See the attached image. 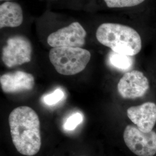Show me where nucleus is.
Segmentation results:
<instances>
[{
	"label": "nucleus",
	"mask_w": 156,
	"mask_h": 156,
	"mask_svg": "<svg viewBox=\"0 0 156 156\" xmlns=\"http://www.w3.org/2000/svg\"><path fill=\"white\" fill-rule=\"evenodd\" d=\"M8 122L12 140L17 151L24 156L37 154L42 144L37 113L29 106H19L11 112Z\"/></svg>",
	"instance_id": "obj_1"
},
{
	"label": "nucleus",
	"mask_w": 156,
	"mask_h": 156,
	"mask_svg": "<svg viewBox=\"0 0 156 156\" xmlns=\"http://www.w3.org/2000/svg\"><path fill=\"white\" fill-rule=\"evenodd\" d=\"M96 38L102 45L122 55L134 56L142 49L139 33L134 28L120 24H102L97 30Z\"/></svg>",
	"instance_id": "obj_2"
},
{
	"label": "nucleus",
	"mask_w": 156,
	"mask_h": 156,
	"mask_svg": "<svg viewBox=\"0 0 156 156\" xmlns=\"http://www.w3.org/2000/svg\"><path fill=\"white\" fill-rule=\"evenodd\" d=\"M50 62L56 71L63 75H73L82 72L90 60L89 50L82 48H53L49 52Z\"/></svg>",
	"instance_id": "obj_3"
},
{
	"label": "nucleus",
	"mask_w": 156,
	"mask_h": 156,
	"mask_svg": "<svg viewBox=\"0 0 156 156\" xmlns=\"http://www.w3.org/2000/svg\"><path fill=\"white\" fill-rule=\"evenodd\" d=\"M32 45L26 37L15 35L7 39L2 48V60L8 68L22 65L31 60Z\"/></svg>",
	"instance_id": "obj_4"
},
{
	"label": "nucleus",
	"mask_w": 156,
	"mask_h": 156,
	"mask_svg": "<svg viewBox=\"0 0 156 156\" xmlns=\"http://www.w3.org/2000/svg\"><path fill=\"white\" fill-rule=\"evenodd\" d=\"M124 141L128 149L138 156H153L156 153V133L141 131L136 127L127 126L123 133Z\"/></svg>",
	"instance_id": "obj_5"
},
{
	"label": "nucleus",
	"mask_w": 156,
	"mask_h": 156,
	"mask_svg": "<svg viewBox=\"0 0 156 156\" xmlns=\"http://www.w3.org/2000/svg\"><path fill=\"white\" fill-rule=\"evenodd\" d=\"M86 31L79 22H73L48 36V44L52 48H82L85 44Z\"/></svg>",
	"instance_id": "obj_6"
},
{
	"label": "nucleus",
	"mask_w": 156,
	"mask_h": 156,
	"mask_svg": "<svg viewBox=\"0 0 156 156\" xmlns=\"http://www.w3.org/2000/svg\"><path fill=\"white\" fill-rule=\"evenodd\" d=\"M149 89V82L144 73L133 70L126 73L117 84V91L123 98L134 100L144 96Z\"/></svg>",
	"instance_id": "obj_7"
},
{
	"label": "nucleus",
	"mask_w": 156,
	"mask_h": 156,
	"mask_svg": "<svg viewBox=\"0 0 156 156\" xmlns=\"http://www.w3.org/2000/svg\"><path fill=\"white\" fill-rule=\"evenodd\" d=\"M131 121L136 127L144 133L153 131L156 123V105L147 102L138 106H131L127 111Z\"/></svg>",
	"instance_id": "obj_8"
},
{
	"label": "nucleus",
	"mask_w": 156,
	"mask_h": 156,
	"mask_svg": "<svg viewBox=\"0 0 156 156\" xmlns=\"http://www.w3.org/2000/svg\"><path fill=\"white\" fill-rule=\"evenodd\" d=\"M2 90L7 94L17 93L33 89L35 79L31 73L22 71L8 73L0 77Z\"/></svg>",
	"instance_id": "obj_9"
},
{
	"label": "nucleus",
	"mask_w": 156,
	"mask_h": 156,
	"mask_svg": "<svg viewBox=\"0 0 156 156\" xmlns=\"http://www.w3.org/2000/svg\"><path fill=\"white\" fill-rule=\"evenodd\" d=\"M23 14L20 5L15 2L6 1L0 5V28L17 27L22 24Z\"/></svg>",
	"instance_id": "obj_10"
},
{
	"label": "nucleus",
	"mask_w": 156,
	"mask_h": 156,
	"mask_svg": "<svg viewBox=\"0 0 156 156\" xmlns=\"http://www.w3.org/2000/svg\"><path fill=\"white\" fill-rule=\"evenodd\" d=\"M132 56H127L115 53L113 51L109 53L108 60L112 67L121 71L129 70L133 65Z\"/></svg>",
	"instance_id": "obj_11"
},
{
	"label": "nucleus",
	"mask_w": 156,
	"mask_h": 156,
	"mask_svg": "<svg viewBox=\"0 0 156 156\" xmlns=\"http://www.w3.org/2000/svg\"><path fill=\"white\" fill-rule=\"evenodd\" d=\"M64 93L61 89H57L52 93L45 95L42 97L44 103L47 105H55L63 99Z\"/></svg>",
	"instance_id": "obj_12"
},
{
	"label": "nucleus",
	"mask_w": 156,
	"mask_h": 156,
	"mask_svg": "<svg viewBox=\"0 0 156 156\" xmlns=\"http://www.w3.org/2000/svg\"><path fill=\"white\" fill-rule=\"evenodd\" d=\"M83 117L82 113L76 112L71 115L64 123L63 128L64 130L71 131L74 130L83 122Z\"/></svg>",
	"instance_id": "obj_13"
},
{
	"label": "nucleus",
	"mask_w": 156,
	"mask_h": 156,
	"mask_svg": "<svg viewBox=\"0 0 156 156\" xmlns=\"http://www.w3.org/2000/svg\"><path fill=\"white\" fill-rule=\"evenodd\" d=\"M109 8H125L138 5L145 0H104Z\"/></svg>",
	"instance_id": "obj_14"
},
{
	"label": "nucleus",
	"mask_w": 156,
	"mask_h": 156,
	"mask_svg": "<svg viewBox=\"0 0 156 156\" xmlns=\"http://www.w3.org/2000/svg\"><path fill=\"white\" fill-rule=\"evenodd\" d=\"M1 1H9V0H1Z\"/></svg>",
	"instance_id": "obj_15"
},
{
	"label": "nucleus",
	"mask_w": 156,
	"mask_h": 156,
	"mask_svg": "<svg viewBox=\"0 0 156 156\" xmlns=\"http://www.w3.org/2000/svg\"></svg>",
	"instance_id": "obj_16"
}]
</instances>
